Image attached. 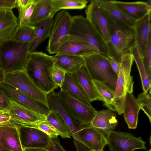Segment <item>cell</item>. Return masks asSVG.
Listing matches in <instances>:
<instances>
[{
  "label": "cell",
  "instance_id": "12",
  "mask_svg": "<svg viewBox=\"0 0 151 151\" xmlns=\"http://www.w3.org/2000/svg\"><path fill=\"white\" fill-rule=\"evenodd\" d=\"M0 88L7 97L46 117L51 112L49 107L7 84H0Z\"/></svg>",
  "mask_w": 151,
  "mask_h": 151
},
{
  "label": "cell",
  "instance_id": "33",
  "mask_svg": "<svg viewBox=\"0 0 151 151\" xmlns=\"http://www.w3.org/2000/svg\"><path fill=\"white\" fill-rule=\"evenodd\" d=\"M93 81L97 91L103 99L104 105L109 109L115 111L112 105L115 91L103 82L95 80H93Z\"/></svg>",
  "mask_w": 151,
  "mask_h": 151
},
{
  "label": "cell",
  "instance_id": "37",
  "mask_svg": "<svg viewBox=\"0 0 151 151\" xmlns=\"http://www.w3.org/2000/svg\"><path fill=\"white\" fill-rule=\"evenodd\" d=\"M36 0L32 1L24 10L17 19L19 26L29 25V20L36 4Z\"/></svg>",
  "mask_w": 151,
  "mask_h": 151
},
{
  "label": "cell",
  "instance_id": "50",
  "mask_svg": "<svg viewBox=\"0 0 151 151\" xmlns=\"http://www.w3.org/2000/svg\"><path fill=\"white\" fill-rule=\"evenodd\" d=\"M23 151H27V150H26L25 149H23Z\"/></svg>",
  "mask_w": 151,
  "mask_h": 151
},
{
  "label": "cell",
  "instance_id": "47",
  "mask_svg": "<svg viewBox=\"0 0 151 151\" xmlns=\"http://www.w3.org/2000/svg\"><path fill=\"white\" fill-rule=\"evenodd\" d=\"M1 125H0V151L2 150H8L2 144L1 139ZM9 151V150H8Z\"/></svg>",
  "mask_w": 151,
  "mask_h": 151
},
{
  "label": "cell",
  "instance_id": "23",
  "mask_svg": "<svg viewBox=\"0 0 151 151\" xmlns=\"http://www.w3.org/2000/svg\"><path fill=\"white\" fill-rule=\"evenodd\" d=\"M18 26L17 19L12 10L0 9V44L11 39Z\"/></svg>",
  "mask_w": 151,
  "mask_h": 151
},
{
  "label": "cell",
  "instance_id": "51",
  "mask_svg": "<svg viewBox=\"0 0 151 151\" xmlns=\"http://www.w3.org/2000/svg\"><path fill=\"white\" fill-rule=\"evenodd\" d=\"M147 151H151V149H150L149 150H148Z\"/></svg>",
  "mask_w": 151,
  "mask_h": 151
},
{
  "label": "cell",
  "instance_id": "6",
  "mask_svg": "<svg viewBox=\"0 0 151 151\" xmlns=\"http://www.w3.org/2000/svg\"><path fill=\"white\" fill-rule=\"evenodd\" d=\"M82 57L85 66L93 80L104 83L115 91L117 76L107 57L97 52L88 53Z\"/></svg>",
  "mask_w": 151,
  "mask_h": 151
},
{
  "label": "cell",
  "instance_id": "16",
  "mask_svg": "<svg viewBox=\"0 0 151 151\" xmlns=\"http://www.w3.org/2000/svg\"><path fill=\"white\" fill-rule=\"evenodd\" d=\"M47 104L51 111L57 112L68 125L73 140L76 138L78 132L86 126L80 124L64 108L57 95L56 92L51 91L47 94Z\"/></svg>",
  "mask_w": 151,
  "mask_h": 151
},
{
  "label": "cell",
  "instance_id": "26",
  "mask_svg": "<svg viewBox=\"0 0 151 151\" xmlns=\"http://www.w3.org/2000/svg\"><path fill=\"white\" fill-rule=\"evenodd\" d=\"M56 12L52 4V0H36L29 25L35 26L37 23L50 16L54 17Z\"/></svg>",
  "mask_w": 151,
  "mask_h": 151
},
{
  "label": "cell",
  "instance_id": "43",
  "mask_svg": "<svg viewBox=\"0 0 151 151\" xmlns=\"http://www.w3.org/2000/svg\"><path fill=\"white\" fill-rule=\"evenodd\" d=\"M10 123H12L11 117L7 111L0 109V125Z\"/></svg>",
  "mask_w": 151,
  "mask_h": 151
},
{
  "label": "cell",
  "instance_id": "9",
  "mask_svg": "<svg viewBox=\"0 0 151 151\" xmlns=\"http://www.w3.org/2000/svg\"><path fill=\"white\" fill-rule=\"evenodd\" d=\"M56 93L64 108L80 124L84 126L90 125L97 111L95 109L61 90Z\"/></svg>",
  "mask_w": 151,
  "mask_h": 151
},
{
  "label": "cell",
  "instance_id": "2",
  "mask_svg": "<svg viewBox=\"0 0 151 151\" xmlns=\"http://www.w3.org/2000/svg\"><path fill=\"white\" fill-rule=\"evenodd\" d=\"M105 12L110 27L109 39L106 42L108 56L118 61L123 55L131 53L136 45L135 29Z\"/></svg>",
  "mask_w": 151,
  "mask_h": 151
},
{
  "label": "cell",
  "instance_id": "25",
  "mask_svg": "<svg viewBox=\"0 0 151 151\" xmlns=\"http://www.w3.org/2000/svg\"><path fill=\"white\" fill-rule=\"evenodd\" d=\"M140 110L137 99L132 93H127L125 100L123 113L129 128L134 129L137 128Z\"/></svg>",
  "mask_w": 151,
  "mask_h": 151
},
{
  "label": "cell",
  "instance_id": "18",
  "mask_svg": "<svg viewBox=\"0 0 151 151\" xmlns=\"http://www.w3.org/2000/svg\"><path fill=\"white\" fill-rule=\"evenodd\" d=\"M151 13L137 20L134 28L136 46L142 57L151 39Z\"/></svg>",
  "mask_w": 151,
  "mask_h": 151
},
{
  "label": "cell",
  "instance_id": "20",
  "mask_svg": "<svg viewBox=\"0 0 151 151\" xmlns=\"http://www.w3.org/2000/svg\"><path fill=\"white\" fill-rule=\"evenodd\" d=\"M1 139L9 151H24L21 143L17 125L12 123L1 125Z\"/></svg>",
  "mask_w": 151,
  "mask_h": 151
},
{
  "label": "cell",
  "instance_id": "46",
  "mask_svg": "<svg viewBox=\"0 0 151 151\" xmlns=\"http://www.w3.org/2000/svg\"><path fill=\"white\" fill-rule=\"evenodd\" d=\"M27 151H47V149L42 148H25Z\"/></svg>",
  "mask_w": 151,
  "mask_h": 151
},
{
  "label": "cell",
  "instance_id": "22",
  "mask_svg": "<svg viewBox=\"0 0 151 151\" xmlns=\"http://www.w3.org/2000/svg\"><path fill=\"white\" fill-rule=\"evenodd\" d=\"M53 56L54 66L72 74L85 65L82 56L61 53H56Z\"/></svg>",
  "mask_w": 151,
  "mask_h": 151
},
{
  "label": "cell",
  "instance_id": "48",
  "mask_svg": "<svg viewBox=\"0 0 151 151\" xmlns=\"http://www.w3.org/2000/svg\"><path fill=\"white\" fill-rule=\"evenodd\" d=\"M5 73L0 68V84L3 82Z\"/></svg>",
  "mask_w": 151,
  "mask_h": 151
},
{
  "label": "cell",
  "instance_id": "15",
  "mask_svg": "<svg viewBox=\"0 0 151 151\" xmlns=\"http://www.w3.org/2000/svg\"><path fill=\"white\" fill-rule=\"evenodd\" d=\"M17 125L23 149L33 148H46L50 138L47 134L34 127Z\"/></svg>",
  "mask_w": 151,
  "mask_h": 151
},
{
  "label": "cell",
  "instance_id": "36",
  "mask_svg": "<svg viewBox=\"0 0 151 151\" xmlns=\"http://www.w3.org/2000/svg\"><path fill=\"white\" fill-rule=\"evenodd\" d=\"M32 127L36 128L47 134L50 138L58 137L59 134L53 127L46 120L34 124Z\"/></svg>",
  "mask_w": 151,
  "mask_h": 151
},
{
  "label": "cell",
  "instance_id": "3",
  "mask_svg": "<svg viewBox=\"0 0 151 151\" xmlns=\"http://www.w3.org/2000/svg\"><path fill=\"white\" fill-rule=\"evenodd\" d=\"M32 42H20L12 39L0 44V68L4 73L24 69Z\"/></svg>",
  "mask_w": 151,
  "mask_h": 151
},
{
  "label": "cell",
  "instance_id": "10",
  "mask_svg": "<svg viewBox=\"0 0 151 151\" xmlns=\"http://www.w3.org/2000/svg\"><path fill=\"white\" fill-rule=\"evenodd\" d=\"M74 143L77 151H104L107 141L103 132L89 125L78 132Z\"/></svg>",
  "mask_w": 151,
  "mask_h": 151
},
{
  "label": "cell",
  "instance_id": "45",
  "mask_svg": "<svg viewBox=\"0 0 151 151\" xmlns=\"http://www.w3.org/2000/svg\"><path fill=\"white\" fill-rule=\"evenodd\" d=\"M8 105L7 98L0 88V109H6Z\"/></svg>",
  "mask_w": 151,
  "mask_h": 151
},
{
  "label": "cell",
  "instance_id": "41",
  "mask_svg": "<svg viewBox=\"0 0 151 151\" xmlns=\"http://www.w3.org/2000/svg\"><path fill=\"white\" fill-rule=\"evenodd\" d=\"M33 0H16V7L18 10V16H20L24 10Z\"/></svg>",
  "mask_w": 151,
  "mask_h": 151
},
{
  "label": "cell",
  "instance_id": "28",
  "mask_svg": "<svg viewBox=\"0 0 151 151\" xmlns=\"http://www.w3.org/2000/svg\"><path fill=\"white\" fill-rule=\"evenodd\" d=\"M53 16H50L37 23L35 37L32 42L30 52L35 51L37 46L49 37L53 24Z\"/></svg>",
  "mask_w": 151,
  "mask_h": 151
},
{
  "label": "cell",
  "instance_id": "11",
  "mask_svg": "<svg viewBox=\"0 0 151 151\" xmlns=\"http://www.w3.org/2000/svg\"><path fill=\"white\" fill-rule=\"evenodd\" d=\"M106 135L109 151H134L137 149H147L145 142L141 137H135L130 133L112 130Z\"/></svg>",
  "mask_w": 151,
  "mask_h": 151
},
{
  "label": "cell",
  "instance_id": "24",
  "mask_svg": "<svg viewBox=\"0 0 151 151\" xmlns=\"http://www.w3.org/2000/svg\"><path fill=\"white\" fill-rule=\"evenodd\" d=\"M115 5L137 20L151 13V1L124 2L110 0Z\"/></svg>",
  "mask_w": 151,
  "mask_h": 151
},
{
  "label": "cell",
  "instance_id": "34",
  "mask_svg": "<svg viewBox=\"0 0 151 151\" xmlns=\"http://www.w3.org/2000/svg\"><path fill=\"white\" fill-rule=\"evenodd\" d=\"M86 0H52V4L56 12L62 9H82L87 7Z\"/></svg>",
  "mask_w": 151,
  "mask_h": 151
},
{
  "label": "cell",
  "instance_id": "39",
  "mask_svg": "<svg viewBox=\"0 0 151 151\" xmlns=\"http://www.w3.org/2000/svg\"><path fill=\"white\" fill-rule=\"evenodd\" d=\"M66 73L64 70L54 66L52 77L53 81L57 88L61 87L64 81Z\"/></svg>",
  "mask_w": 151,
  "mask_h": 151
},
{
  "label": "cell",
  "instance_id": "31",
  "mask_svg": "<svg viewBox=\"0 0 151 151\" xmlns=\"http://www.w3.org/2000/svg\"><path fill=\"white\" fill-rule=\"evenodd\" d=\"M131 53L133 56L140 74L142 89L144 91L150 90L151 82L150 81L144 66L142 57L136 45L132 49Z\"/></svg>",
  "mask_w": 151,
  "mask_h": 151
},
{
  "label": "cell",
  "instance_id": "49",
  "mask_svg": "<svg viewBox=\"0 0 151 151\" xmlns=\"http://www.w3.org/2000/svg\"><path fill=\"white\" fill-rule=\"evenodd\" d=\"M9 151L4 150H2V151Z\"/></svg>",
  "mask_w": 151,
  "mask_h": 151
},
{
  "label": "cell",
  "instance_id": "4",
  "mask_svg": "<svg viewBox=\"0 0 151 151\" xmlns=\"http://www.w3.org/2000/svg\"><path fill=\"white\" fill-rule=\"evenodd\" d=\"M134 60L133 55L130 53L122 56L118 61L119 72L112 105L115 111L119 115L123 113L127 93H133L134 82L131 71Z\"/></svg>",
  "mask_w": 151,
  "mask_h": 151
},
{
  "label": "cell",
  "instance_id": "21",
  "mask_svg": "<svg viewBox=\"0 0 151 151\" xmlns=\"http://www.w3.org/2000/svg\"><path fill=\"white\" fill-rule=\"evenodd\" d=\"M93 52H98L89 44L69 36L68 39L59 48L56 53L83 56Z\"/></svg>",
  "mask_w": 151,
  "mask_h": 151
},
{
  "label": "cell",
  "instance_id": "7",
  "mask_svg": "<svg viewBox=\"0 0 151 151\" xmlns=\"http://www.w3.org/2000/svg\"><path fill=\"white\" fill-rule=\"evenodd\" d=\"M3 83L48 106L47 94L35 84L24 69L5 73Z\"/></svg>",
  "mask_w": 151,
  "mask_h": 151
},
{
  "label": "cell",
  "instance_id": "38",
  "mask_svg": "<svg viewBox=\"0 0 151 151\" xmlns=\"http://www.w3.org/2000/svg\"><path fill=\"white\" fill-rule=\"evenodd\" d=\"M142 62L150 81H151V39L145 53L142 57Z\"/></svg>",
  "mask_w": 151,
  "mask_h": 151
},
{
  "label": "cell",
  "instance_id": "13",
  "mask_svg": "<svg viewBox=\"0 0 151 151\" xmlns=\"http://www.w3.org/2000/svg\"><path fill=\"white\" fill-rule=\"evenodd\" d=\"M7 98L8 105L6 110L11 117V122L17 125L32 126L46 120V117Z\"/></svg>",
  "mask_w": 151,
  "mask_h": 151
},
{
  "label": "cell",
  "instance_id": "1",
  "mask_svg": "<svg viewBox=\"0 0 151 151\" xmlns=\"http://www.w3.org/2000/svg\"><path fill=\"white\" fill-rule=\"evenodd\" d=\"M54 67L53 56L35 51L29 53L24 69L35 84L47 94L58 88L52 78Z\"/></svg>",
  "mask_w": 151,
  "mask_h": 151
},
{
  "label": "cell",
  "instance_id": "40",
  "mask_svg": "<svg viewBox=\"0 0 151 151\" xmlns=\"http://www.w3.org/2000/svg\"><path fill=\"white\" fill-rule=\"evenodd\" d=\"M46 149L47 151H66L61 145L58 137L50 138Z\"/></svg>",
  "mask_w": 151,
  "mask_h": 151
},
{
  "label": "cell",
  "instance_id": "44",
  "mask_svg": "<svg viewBox=\"0 0 151 151\" xmlns=\"http://www.w3.org/2000/svg\"><path fill=\"white\" fill-rule=\"evenodd\" d=\"M107 58L112 69L118 76L119 72L118 62L114 58L110 56H108Z\"/></svg>",
  "mask_w": 151,
  "mask_h": 151
},
{
  "label": "cell",
  "instance_id": "19",
  "mask_svg": "<svg viewBox=\"0 0 151 151\" xmlns=\"http://www.w3.org/2000/svg\"><path fill=\"white\" fill-rule=\"evenodd\" d=\"M118 124L116 113L108 109L97 111L90 125L106 135L110 131L114 130Z\"/></svg>",
  "mask_w": 151,
  "mask_h": 151
},
{
  "label": "cell",
  "instance_id": "8",
  "mask_svg": "<svg viewBox=\"0 0 151 151\" xmlns=\"http://www.w3.org/2000/svg\"><path fill=\"white\" fill-rule=\"evenodd\" d=\"M72 20V17L67 11H62L56 15L53 19L46 48L50 54L56 53L60 47L68 39Z\"/></svg>",
  "mask_w": 151,
  "mask_h": 151
},
{
  "label": "cell",
  "instance_id": "32",
  "mask_svg": "<svg viewBox=\"0 0 151 151\" xmlns=\"http://www.w3.org/2000/svg\"><path fill=\"white\" fill-rule=\"evenodd\" d=\"M35 34V26L29 25L18 26L15 30L12 39L20 42H32Z\"/></svg>",
  "mask_w": 151,
  "mask_h": 151
},
{
  "label": "cell",
  "instance_id": "27",
  "mask_svg": "<svg viewBox=\"0 0 151 151\" xmlns=\"http://www.w3.org/2000/svg\"><path fill=\"white\" fill-rule=\"evenodd\" d=\"M60 90L67 93L71 96L83 103L92 106L91 103L74 80L72 74L66 73Z\"/></svg>",
  "mask_w": 151,
  "mask_h": 151
},
{
  "label": "cell",
  "instance_id": "29",
  "mask_svg": "<svg viewBox=\"0 0 151 151\" xmlns=\"http://www.w3.org/2000/svg\"><path fill=\"white\" fill-rule=\"evenodd\" d=\"M100 4L103 9L114 18L128 26L134 28L137 20L113 4L110 0H105Z\"/></svg>",
  "mask_w": 151,
  "mask_h": 151
},
{
  "label": "cell",
  "instance_id": "42",
  "mask_svg": "<svg viewBox=\"0 0 151 151\" xmlns=\"http://www.w3.org/2000/svg\"><path fill=\"white\" fill-rule=\"evenodd\" d=\"M16 0H0V9L11 10L16 7Z\"/></svg>",
  "mask_w": 151,
  "mask_h": 151
},
{
  "label": "cell",
  "instance_id": "30",
  "mask_svg": "<svg viewBox=\"0 0 151 151\" xmlns=\"http://www.w3.org/2000/svg\"><path fill=\"white\" fill-rule=\"evenodd\" d=\"M46 120L53 127L62 137L70 138L71 134L68 125L57 112L51 111L46 117Z\"/></svg>",
  "mask_w": 151,
  "mask_h": 151
},
{
  "label": "cell",
  "instance_id": "17",
  "mask_svg": "<svg viewBox=\"0 0 151 151\" xmlns=\"http://www.w3.org/2000/svg\"><path fill=\"white\" fill-rule=\"evenodd\" d=\"M71 74L74 81L91 103L97 100L103 101V99L97 91L93 79L85 65Z\"/></svg>",
  "mask_w": 151,
  "mask_h": 151
},
{
  "label": "cell",
  "instance_id": "14",
  "mask_svg": "<svg viewBox=\"0 0 151 151\" xmlns=\"http://www.w3.org/2000/svg\"><path fill=\"white\" fill-rule=\"evenodd\" d=\"M86 18L106 42L110 37L109 22L100 3L90 1L85 11Z\"/></svg>",
  "mask_w": 151,
  "mask_h": 151
},
{
  "label": "cell",
  "instance_id": "35",
  "mask_svg": "<svg viewBox=\"0 0 151 151\" xmlns=\"http://www.w3.org/2000/svg\"><path fill=\"white\" fill-rule=\"evenodd\" d=\"M137 99L140 109L143 110L151 123V96L150 92L143 91L138 95Z\"/></svg>",
  "mask_w": 151,
  "mask_h": 151
},
{
  "label": "cell",
  "instance_id": "5",
  "mask_svg": "<svg viewBox=\"0 0 151 151\" xmlns=\"http://www.w3.org/2000/svg\"><path fill=\"white\" fill-rule=\"evenodd\" d=\"M70 36L86 42L98 52L108 56L105 42L87 19L79 15L72 17Z\"/></svg>",
  "mask_w": 151,
  "mask_h": 151
}]
</instances>
